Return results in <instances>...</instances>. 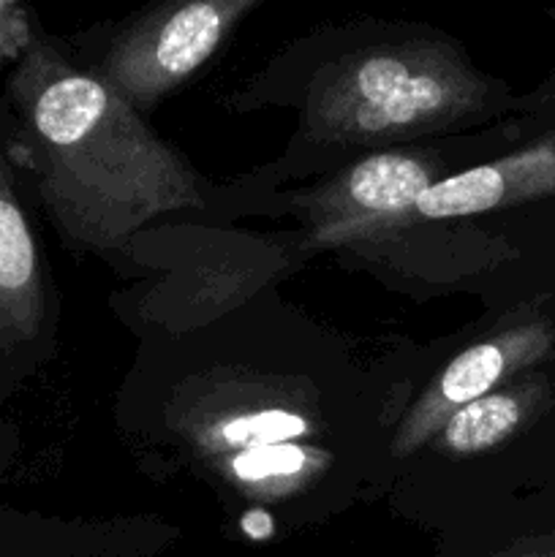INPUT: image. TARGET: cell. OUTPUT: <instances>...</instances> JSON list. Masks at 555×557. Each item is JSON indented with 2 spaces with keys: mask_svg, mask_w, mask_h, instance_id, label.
Instances as JSON below:
<instances>
[{
  "mask_svg": "<svg viewBox=\"0 0 555 557\" xmlns=\"http://www.w3.org/2000/svg\"><path fill=\"white\" fill-rule=\"evenodd\" d=\"M11 101L38 199L76 248H120L156 218L201 205L194 169L98 74L36 49Z\"/></svg>",
  "mask_w": 555,
  "mask_h": 557,
  "instance_id": "cell-1",
  "label": "cell"
},
{
  "mask_svg": "<svg viewBox=\"0 0 555 557\" xmlns=\"http://www.w3.org/2000/svg\"><path fill=\"white\" fill-rule=\"evenodd\" d=\"M495 82L439 38L379 44L335 60L308 96L310 134L324 145H384L446 131L493 107Z\"/></svg>",
  "mask_w": 555,
  "mask_h": 557,
  "instance_id": "cell-2",
  "label": "cell"
},
{
  "mask_svg": "<svg viewBox=\"0 0 555 557\" xmlns=\"http://www.w3.org/2000/svg\"><path fill=\"white\" fill-rule=\"evenodd\" d=\"M259 3L264 0H158L112 38L98 76L147 112L196 74Z\"/></svg>",
  "mask_w": 555,
  "mask_h": 557,
  "instance_id": "cell-3",
  "label": "cell"
},
{
  "mask_svg": "<svg viewBox=\"0 0 555 557\" xmlns=\"http://www.w3.org/2000/svg\"><path fill=\"white\" fill-rule=\"evenodd\" d=\"M439 161L428 152L381 150L359 158L303 199L313 243L337 245L397 226L419 196L439 183Z\"/></svg>",
  "mask_w": 555,
  "mask_h": 557,
  "instance_id": "cell-4",
  "label": "cell"
},
{
  "mask_svg": "<svg viewBox=\"0 0 555 557\" xmlns=\"http://www.w3.org/2000/svg\"><path fill=\"white\" fill-rule=\"evenodd\" d=\"M555 330L547 321H526L509 326L457 354L424 395L408 408L397 428L392 451L397 457L414 455L439 435L444 422L462 406L509 384L517 373L533 368L553 351Z\"/></svg>",
  "mask_w": 555,
  "mask_h": 557,
  "instance_id": "cell-5",
  "label": "cell"
},
{
  "mask_svg": "<svg viewBox=\"0 0 555 557\" xmlns=\"http://www.w3.org/2000/svg\"><path fill=\"white\" fill-rule=\"evenodd\" d=\"M547 196H555V131L509 156L441 177L397 226L484 215Z\"/></svg>",
  "mask_w": 555,
  "mask_h": 557,
  "instance_id": "cell-6",
  "label": "cell"
},
{
  "mask_svg": "<svg viewBox=\"0 0 555 557\" xmlns=\"http://www.w3.org/2000/svg\"><path fill=\"white\" fill-rule=\"evenodd\" d=\"M47 313L41 256L0 150V343L33 341Z\"/></svg>",
  "mask_w": 555,
  "mask_h": 557,
  "instance_id": "cell-7",
  "label": "cell"
},
{
  "mask_svg": "<svg viewBox=\"0 0 555 557\" xmlns=\"http://www.w3.org/2000/svg\"><path fill=\"white\" fill-rule=\"evenodd\" d=\"M544 400H547V381L542 375L504 384L446 419L435 441L446 455H484L526 428L528 419L544 406Z\"/></svg>",
  "mask_w": 555,
  "mask_h": 557,
  "instance_id": "cell-8",
  "label": "cell"
},
{
  "mask_svg": "<svg viewBox=\"0 0 555 557\" xmlns=\"http://www.w3.org/2000/svg\"><path fill=\"white\" fill-rule=\"evenodd\" d=\"M0 557H76L54 544L33 542V539L14 536L9 531H0Z\"/></svg>",
  "mask_w": 555,
  "mask_h": 557,
  "instance_id": "cell-9",
  "label": "cell"
},
{
  "mask_svg": "<svg viewBox=\"0 0 555 557\" xmlns=\"http://www.w3.org/2000/svg\"><path fill=\"white\" fill-rule=\"evenodd\" d=\"M20 44H25V25L20 20H14L9 11V3L0 0V60L14 54V49H20Z\"/></svg>",
  "mask_w": 555,
  "mask_h": 557,
  "instance_id": "cell-10",
  "label": "cell"
},
{
  "mask_svg": "<svg viewBox=\"0 0 555 557\" xmlns=\"http://www.w3.org/2000/svg\"><path fill=\"white\" fill-rule=\"evenodd\" d=\"M495 557H555V544H550V547H526V549H511V553L495 555Z\"/></svg>",
  "mask_w": 555,
  "mask_h": 557,
  "instance_id": "cell-11",
  "label": "cell"
}]
</instances>
